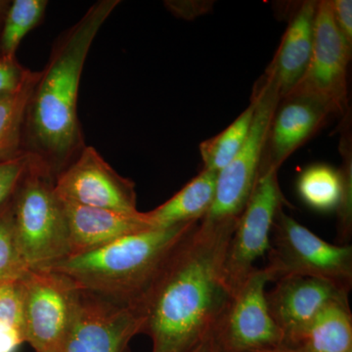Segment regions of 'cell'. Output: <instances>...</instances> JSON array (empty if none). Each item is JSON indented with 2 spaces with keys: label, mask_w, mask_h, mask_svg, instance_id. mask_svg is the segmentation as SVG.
<instances>
[{
  "label": "cell",
  "mask_w": 352,
  "mask_h": 352,
  "mask_svg": "<svg viewBox=\"0 0 352 352\" xmlns=\"http://www.w3.org/2000/svg\"><path fill=\"white\" fill-rule=\"evenodd\" d=\"M62 203L68 227L69 256L94 251L124 236L155 228L145 212L129 214L68 201Z\"/></svg>",
  "instance_id": "9a60e30c"
},
{
  "label": "cell",
  "mask_w": 352,
  "mask_h": 352,
  "mask_svg": "<svg viewBox=\"0 0 352 352\" xmlns=\"http://www.w3.org/2000/svg\"><path fill=\"white\" fill-rule=\"evenodd\" d=\"M217 173L204 170L163 205L145 212L155 228L199 222L214 204Z\"/></svg>",
  "instance_id": "ac0fdd59"
},
{
  "label": "cell",
  "mask_w": 352,
  "mask_h": 352,
  "mask_svg": "<svg viewBox=\"0 0 352 352\" xmlns=\"http://www.w3.org/2000/svg\"><path fill=\"white\" fill-rule=\"evenodd\" d=\"M32 160V155L25 152L15 159L0 163V207L12 198L29 170Z\"/></svg>",
  "instance_id": "d4e9b609"
},
{
  "label": "cell",
  "mask_w": 352,
  "mask_h": 352,
  "mask_svg": "<svg viewBox=\"0 0 352 352\" xmlns=\"http://www.w3.org/2000/svg\"><path fill=\"white\" fill-rule=\"evenodd\" d=\"M9 6H10V2L0 1V18H6Z\"/></svg>",
  "instance_id": "4dcf8cb0"
},
{
  "label": "cell",
  "mask_w": 352,
  "mask_h": 352,
  "mask_svg": "<svg viewBox=\"0 0 352 352\" xmlns=\"http://www.w3.org/2000/svg\"><path fill=\"white\" fill-rule=\"evenodd\" d=\"M344 170L327 164L308 166L296 183L298 195L308 207L317 212H339L340 239L351 236V166L346 162Z\"/></svg>",
  "instance_id": "e0dca14e"
},
{
  "label": "cell",
  "mask_w": 352,
  "mask_h": 352,
  "mask_svg": "<svg viewBox=\"0 0 352 352\" xmlns=\"http://www.w3.org/2000/svg\"><path fill=\"white\" fill-rule=\"evenodd\" d=\"M22 279L0 284V323L24 330Z\"/></svg>",
  "instance_id": "cb8c5ba5"
},
{
  "label": "cell",
  "mask_w": 352,
  "mask_h": 352,
  "mask_svg": "<svg viewBox=\"0 0 352 352\" xmlns=\"http://www.w3.org/2000/svg\"><path fill=\"white\" fill-rule=\"evenodd\" d=\"M39 72H32L15 94L0 98V163L24 154L25 111Z\"/></svg>",
  "instance_id": "ffe728a7"
},
{
  "label": "cell",
  "mask_w": 352,
  "mask_h": 352,
  "mask_svg": "<svg viewBox=\"0 0 352 352\" xmlns=\"http://www.w3.org/2000/svg\"><path fill=\"white\" fill-rule=\"evenodd\" d=\"M331 2L336 25L347 44L352 47V1L335 0Z\"/></svg>",
  "instance_id": "4316f807"
},
{
  "label": "cell",
  "mask_w": 352,
  "mask_h": 352,
  "mask_svg": "<svg viewBox=\"0 0 352 352\" xmlns=\"http://www.w3.org/2000/svg\"><path fill=\"white\" fill-rule=\"evenodd\" d=\"M267 254L265 268L274 282L286 276L311 277L330 282L346 293L351 292V245L326 242L283 210L275 219Z\"/></svg>",
  "instance_id": "5b68a950"
},
{
  "label": "cell",
  "mask_w": 352,
  "mask_h": 352,
  "mask_svg": "<svg viewBox=\"0 0 352 352\" xmlns=\"http://www.w3.org/2000/svg\"><path fill=\"white\" fill-rule=\"evenodd\" d=\"M143 319L131 308L80 291L69 332L58 352H131Z\"/></svg>",
  "instance_id": "7c38bea8"
},
{
  "label": "cell",
  "mask_w": 352,
  "mask_h": 352,
  "mask_svg": "<svg viewBox=\"0 0 352 352\" xmlns=\"http://www.w3.org/2000/svg\"><path fill=\"white\" fill-rule=\"evenodd\" d=\"M119 4V0L95 2L62 32L32 88L25 116L24 150L54 177L85 148L78 115L83 67L97 34Z\"/></svg>",
  "instance_id": "7a4b0ae2"
},
{
  "label": "cell",
  "mask_w": 352,
  "mask_h": 352,
  "mask_svg": "<svg viewBox=\"0 0 352 352\" xmlns=\"http://www.w3.org/2000/svg\"><path fill=\"white\" fill-rule=\"evenodd\" d=\"M24 342L23 329L0 323V352H16Z\"/></svg>",
  "instance_id": "83f0119b"
},
{
  "label": "cell",
  "mask_w": 352,
  "mask_h": 352,
  "mask_svg": "<svg viewBox=\"0 0 352 352\" xmlns=\"http://www.w3.org/2000/svg\"><path fill=\"white\" fill-rule=\"evenodd\" d=\"M329 115L321 102L308 95L291 94L282 98L271 120L259 173L279 170L325 124Z\"/></svg>",
  "instance_id": "5bb4252c"
},
{
  "label": "cell",
  "mask_w": 352,
  "mask_h": 352,
  "mask_svg": "<svg viewBox=\"0 0 352 352\" xmlns=\"http://www.w3.org/2000/svg\"><path fill=\"white\" fill-rule=\"evenodd\" d=\"M351 50L336 25L332 2L318 1L314 53L307 73L291 94L316 99L331 115L344 113L347 106V71Z\"/></svg>",
  "instance_id": "30bf717a"
},
{
  "label": "cell",
  "mask_w": 352,
  "mask_h": 352,
  "mask_svg": "<svg viewBox=\"0 0 352 352\" xmlns=\"http://www.w3.org/2000/svg\"><path fill=\"white\" fill-rule=\"evenodd\" d=\"M254 103L252 98L249 107L241 113L232 124L226 127L214 138L204 141L200 145V153L204 163V170H220L230 163L245 144L251 129L254 117Z\"/></svg>",
  "instance_id": "44dd1931"
},
{
  "label": "cell",
  "mask_w": 352,
  "mask_h": 352,
  "mask_svg": "<svg viewBox=\"0 0 352 352\" xmlns=\"http://www.w3.org/2000/svg\"><path fill=\"white\" fill-rule=\"evenodd\" d=\"M252 352H305L300 347H293L288 346H282L275 347V349H264V351H252Z\"/></svg>",
  "instance_id": "f546056e"
},
{
  "label": "cell",
  "mask_w": 352,
  "mask_h": 352,
  "mask_svg": "<svg viewBox=\"0 0 352 352\" xmlns=\"http://www.w3.org/2000/svg\"><path fill=\"white\" fill-rule=\"evenodd\" d=\"M29 271L16 237L11 198L0 207V284L22 279Z\"/></svg>",
  "instance_id": "603a6c76"
},
{
  "label": "cell",
  "mask_w": 352,
  "mask_h": 352,
  "mask_svg": "<svg viewBox=\"0 0 352 352\" xmlns=\"http://www.w3.org/2000/svg\"><path fill=\"white\" fill-rule=\"evenodd\" d=\"M190 352H229L217 337L215 330L212 331L208 336Z\"/></svg>",
  "instance_id": "f1b7e54d"
},
{
  "label": "cell",
  "mask_w": 352,
  "mask_h": 352,
  "mask_svg": "<svg viewBox=\"0 0 352 352\" xmlns=\"http://www.w3.org/2000/svg\"><path fill=\"white\" fill-rule=\"evenodd\" d=\"M236 223L201 221L134 308L152 352H190L217 328L232 298L222 268Z\"/></svg>",
  "instance_id": "6da1fadb"
},
{
  "label": "cell",
  "mask_w": 352,
  "mask_h": 352,
  "mask_svg": "<svg viewBox=\"0 0 352 352\" xmlns=\"http://www.w3.org/2000/svg\"><path fill=\"white\" fill-rule=\"evenodd\" d=\"M46 0H15L7 10L0 34V57L15 59L23 39L44 17Z\"/></svg>",
  "instance_id": "7402d4cb"
},
{
  "label": "cell",
  "mask_w": 352,
  "mask_h": 352,
  "mask_svg": "<svg viewBox=\"0 0 352 352\" xmlns=\"http://www.w3.org/2000/svg\"><path fill=\"white\" fill-rule=\"evenodd\" d=\"M274 282L270 271L256 268L234 294L214 329L229 352H252L285 346L284 335L273 320L265 288Z\"/></svg>",
  "instance_id": "9c48e42d"
},
{
  "label": "cell",
  "mask_w": 352,
  "mask_h": 352,
  "mask_svg": "<svg viewBox=\"0 0 352 352\" xmlns=\"http://www.w3.org/2000/svg\"><path fill=\"white\" fill-rule=\"evenodd\" d=\"M266 292L273 320L284 335L285 346H296L303 333L331 302L349 300V293L316 278L286 276Z\"/></svg>",
  "instance_id": "4fadbf2b"
},
{
  "label": "cell",
  "mask_w": 352,
  "mask_h": 352,
  "mask_svg": "<svg viewBox=\"0 0 352 352\" xmlns=\"http://www.w3.org/2000/svg\"><path fill=\"white\" fill-rule=\"evenodd\" d=\"M62 201L124 214H138L135 184L119 175L92 146L85 145L78 157L55 177Z\"/></svg>",
  "instance_id": "8fae6325"
},
{
  "label": "cell",
  "mask_w": 352,
  "mask_h": 352,
  "mask_svg": "<svg viewBox=\"0 0 352 352\" xmlns=\"http://www.w3.org/2000/svg\"><path fill=\"white\" fill-rule=\"evenodd\" d=\"M54 180L32 156L12 196L16 237L29 270H50L69 256L68 227Z\"/></svg>",
  "instance_id": "277c9868"
},
{
  "label": "cell",
  "mask_w": 352,
  "mask_h": 352,
  "mask_svg": "<svg viewBox=\"0 0 352 352\" xmlns=\"http://www.w3.org/2000/svg\"><path fill=\"white\" fill-rule=\"evenodd\" d=\"M198 223L131 234L94 251L69 256L50 270L63 274L80 291L134 310L171 254Z\"/></svg>",
  "instance_id": "3957f363"
},
{
  "label": "cell",
  "mask_w": 352,
  "mask_h": 352,
  "mask_svg": "<svg viewBox=\"0 0 352 352\" xmlns=\"http://www.w3.org/2000/svg\"><path fill=\"white\" fill-rule=\"evenodd\" d=\"M22 286L25 342L36 352H58L71 327L80 289L52 270H30Z\"/></svg>",
  "instance_id": "ba28073f"
},
{
  "label": "cell",
  "mask_w": 352,
  "mask_h": 352,
  "mask_svg": "<svg viewBox=\"0 0 352 352\" xmlns=\"http://www.w3.org/2000/svg\"><path fill=\"white\" fill-rule=\"evenodd\" d=\"M277 173L274 168L259 173L227 245L222 278L232 296L270 251L273 226L284 203Z\"/></svg>",
  "instance_id": "52a82bcc"
},
{
  "label": "cell",
  "mask_w": 352,
  "mask_h": 352,
  "mask_svg": "<svg viewBox=\"0 0 352 352\" xmlns=\"http://www.w3.org/2000/svg\"><path fill=\"white\" fill-rule=\"evenodd\" d=\"M252 98L256 107L249 135L232 161L217 173L214 204L201 221L214 224L237 221L258 180L271 120L281 100L268 69Z\"/></svg>",
  "instance_id": "8992f818"
},
{
  "label": "cell",
  "mask_w": 352,
  "mask_h": 352,
  "mask_svg": "<svg viewBox=\"0 0 352 352\" xmlns=\"http://www.w3.org/2000/svg\"><path fill=\"white\" fill-rule=\"evenodd\" d=\"M32 73L20 65L16 58L6 59L0 57V98L18 91Z\"/></svg>",
  "instance_id": "484cf974"
},
{
  "label": "cell",
  "mask_w": 352,
  "mask_h": 352,
  "mask_svg": "<svg viewBox=\"0 0 352 352\" xmlns=\"http://www.w3.org/2000/svg\"><path fill=\"white\" fill-rule=\"evenodd\" d=\"M317 6L318 1H305L300 6L268 68L281 99L295 89L309 66L314 53Z\"/></svg>",
  "instance_id": "2e32d148"
},
{
  "label": "cell",
  "mask_w": 352,
  "mask_h": 352,
  "mask_svg": "<svg viewBox=\"0 0 352 352\" xmlns=\"http://www.w3.org/2000/svg\"><path fill=\"white\" fill-rule=\"evenodd\" d=\"M293 347H300L305 352H352L349 300H336L328 305Z\"/></svg>",
  "instance_id": "d6986e66"
}]
</instances>
